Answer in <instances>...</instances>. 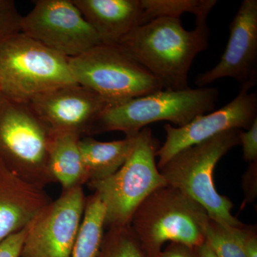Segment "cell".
<instances>
[{"mask_svg":"<svg viewBox=\"0 0 257 257\" xmlns=\"http://www.w3.org/2000/svg\"><path fill=\"white\" fill-rule=\"evenodd\" d=\"M207 21L191 31L181 19L160 18L134 29L118 45L159 81L163 89H189L188 74L198 54L207 48Z\"/></svg>","mask_w":257,"mask_h":257,"instance_id":"cell-1","label":"cell"},{"mask_svg":"<svg viewBox=\"0 0 257 257\" xmlns=\"http://www.w3.org/2000/svg\"><path fill=\"white\" fill-rule=\"evenodd\" d=\"M52 133L28 103L0 94V161L25 182L55 183L49 170Z\"/></svg>","mask_w":257,"mask_h":257,"instance_id":"cell-7","label":"cell"},{"mask_svg":"<svg viewBox=\"0 0 257 257\" xmlns=\"http://www.w3.org/2000/svg\"><path fill=\"white\" fill-rule=\"evenodd\" d=\"M106 229L96 257H147L130 225Z\"/></svg>","mask_w":257,"mask_h":257,"instance_id":"cell-21","label":"cell"},{"mask_svg":"<svg viewBox=\"0 0 257 257\" xmlns=\"http://www.w3.org/2000/svg\"><path fill=\"white\" fill-rule=\"evenodd\" d=\"M143 25L160 18H179L184 13H192L196 22L207 21L216 0H142Z\"/></svg>","mask_w":257,"mask_h":257,"instance_id":"cell-19","label":"cell"},{"mask_svg":"<svg viewBox=\"0 0 257 257\" xmlns=\"http://www.w3.org/2000/svg\"><path fill=\"white\" fill-rule=\"evenodd\" d=\"M229 77L241 86L257 82V0H243L229 25V38L219 63L195 80L198 87Z\"/></svg>","mask_w":257,"mask_h":257,"instance_id":"cell-13","label":"cell"},{"mask_svg":"<svg viewBox=\"0 0 257 257\" xmlns=\"http://www.w3.org/2000/svg\"><path fill=\"white\" fill-rule=\"evenodd\" d=\"M74 84L69 59L23 32L0 44V92L8 99L29 103L42 93Z\"/></svg>","mask_w":257,"mask_h":257,"instance_id":"cell-5","label":"cell"},{"mask_svg":"<svg viewBox=\"0 0 257 257\" xmlns=\"http://www.w3.org/2000/svg\"><path fill=\"white\" fill-rule=\"evenodd\" d=\"M205 209L178 189L154 191L134 213L130 226L147 257H158L167 241L196 248L205 242Z\"/></svg>","mask_w":257,"mask_h":257,"instance_id":"cell-3","label":"cell"},{"mask_svg":"<svg viewBox=\"0 0 257 257\" xmlns=\"http://www.w3.org/2000/svg\"><path fill=\"white\" fill-rule=\"evenodd\" d=\"M242 187L245 195L243 205L254 202L257 195V162L249 163L243 176Z\"/></svg>","mask_w":257,"mask_h":257,"instance_id":"cell-25","label":"cell"},{"mask_svg":"<svg viewBox=\"0 0 257 257\" xmlns=\"http://www.w3.org/2000/svg\"><path fill=\"white\" fill-rule=\"evenodd\" d=\"M158 257H197L195 248L189 247L182 243L170 242L161 251Z\"/></svg>","mask_w":257,"mask_h":257,"instance_id":"cell-27","label":"cell"},{"mask_svg":"<svg viewBox=\"0 0 257 257\" xmlns=\"http://www.w3.org/2000/svg\"><path fill=\"white\" fill-rule=\"evenodd\" d=\"M136 136L125 137L123 140L106 143L90 137L81 138L79 148L87 179L86 184L108 178L116 173L131 155Z\"/></svg>","mask_w":257,"mask_h":257,"instance_id":"cell-16","label":"cell"},{"mask_svg":"<svg viewBox=\"0 0 257 257\" xmlns=\"http://www.w3.org/2000/svg\"><path fill=\"white\" fill-rule=\"evenodd\" d=\"M80 139L72 134L52 133L49 170L55 183L60 184L62 189L87 184L79 148Z\"/></svg>","mask_w":257,"mask_h":257,"instance_id":"cell-17","label":"cell"},{"mask_svg":"<svg viewBox=\"0 0 257 257\" xmlns=\"http://www.w3.org/2000/svg\"><path fill=\"white\" fill-rule=\"evenodd\" d=\"M243 250L246 257H257V231L254 226L243 224L241 227Z\"/></svg>","mask_w":257,"mask_h":257,"instance_id":"cell-26","label":"cell"},{"mask_svg":"<svg viewBox=\"0 0 257 257\" xmlns=\"http://www.w3.org/2000/svg\"><path fill=\"white\" fill-rule=\"evenodd\" d=\"M240 145H242L243 160L246 162H257V119L246 131L240 134Z\"/></svg>","mask_w":257,"mask_h":257,"instance_id":"cell-23","label":"cell"},{"mask_svg":"<svg viewBox=\"0 0 257 257\" xmlns=\"http://www.w3.org/2000/svg\"><path fill=\"white\" fill-rule=\"evenodd\" d=\"M195 252L197 257H217L206 241L202 245L195 248Z\"/></svg>","mask_w":257,"mask_h":257,"instance_id":"cell-28","label":"cell"},{"mask_svg":"<svg viewBox=\"0 0 257 257\" xmlns=\"http://www.w3.org/2000/svg\"><path fill=\"white\" fill-rule=\"evenodd\" d=\"M101 44L118 45L143 25L142 0H73Z\"/></svg>","mask_w":257,"mask_h":257,"instance_id":"cell-15","label":"cell"},{"mask_svg":"<svg viewBox=\"0 0 257 257\" xmlns=\"http://www.w3.org/2000/svg\"><path fill=\"white\" fill-rule=\"evenodd\" d=\"M27 226L0 243V257H20Z\"/></svg>","mask_w":257,"mask_h":257,"instance_id":"cell-24","label":"cell"},{"mask_svg":"<svg viewBox=\"0 0 257 257\" xmlns=\"http://www.w3.org/2000/svg\"><path fill=\"white\" fill-rule=\"evenodd\" d=\"M86 199L83 187L62 189L27 226L20 257H71L82 224Z\"/></svg>","mask_w":257,"mask_h":257,"instance_id":"cell-10","label":"cell"},{"mask_svg":"<svg viewBox=\"0 0 257 257\" xmlns=\"http://www.w3.org/2000/svg\"><path fill=\"white\" fill-rule=\"evenodd\" d=\"M241 226L234 227L208 216L204 226V235L206 241L216 256L246 257L241 236Z\"/></svg>","mask_w":257,"mask_h":257,"instance_id":"cell-20","label":"cell"},{"mask_svg":"<svg viewBox=\"0 0 257 257\" xmlns=\"http://www.w3.org/2000/svg\"><path fill=\"white\" fill-rule=\"evenodd\" d=\"M160 143L150 128L136 136L131 155L108 178L87 184L99 195L105 209V229L130 225L134 213L154 191L167 185L157 167Z\"/></svg>","mask_w":257,"mask_h":257,"instance_id":"cell-6","label":"cell"},{"mask_svg":"<svg viewBox=\"0 0 257 257\" xmlns=\"http://www.w3.org/2000/svg\"><path fill=\"white\" fill-rule=\"evenodd\" d=\"M251 89L249 86H241L238 95L227 104L197 116L184 126L164 125L166 140L156 154L159 170L184 149L204 143L227 130H248L257 119V94L249 92Z\"/></svg>","mask_w":257,"mask_h":257,"instance_id":"cell-11","label":"cell"},{"mask_svg":"<svg viewBox=\"0 0 257 257\" xmlns=\"http://www.w3.org/2000/svg\"><path fill=\"white\" fill-rule=\"evenodd\" d=\"M69 64L77 84L111 106L163 89L159 81L119 45H96L69 58Z\"/></svg>","mask_w":257,"mask_h":257,"instance_id":"cell-8","label":"cell"},{"mask_svg":"<svg viewBox=\"0 0 257 257\" xmlns=\"http://www.w3.org/2000/svg\"><path fill=\"white\" fill-rule=\"evenodd\" d=\"M23 16L21 32L50 50L73 58L100 45L73 0H37Z\"/></svg>","mask_w":257,"mask_h":257,"instance_id":"cell-9","label":"cell"},{"mask_svg":"<svg viewBox=\"0 0 257 257\" xmlns=\"http://www.w3.org/2000/svg\"><path fill=\"white\" fill-rule=\"evenodd\" d=\"M105 209L96 193L86 199L82 224L71 257H96L104 234Z\"/></svg>","mask_w":257,"mask_h":257,"instance_id":"cell-18","label":"cell"},{"mask_svg":"<svg viewBox=\"0 0 257 257\" xmlns=\"http://www.w3.org/2000/svg\"><path fill=\"white\" fill-rule=\"evenodd\" d=\"M51 201L45 189L25 182L0 161V243L26 227Z\"/></svg>","mask_w":257,"mask_h":257,"instance_id":"cell-14","label":"cell"},{"mask_svg":"<svg viewBox=\"0 0 257 257\" xmlns=\"http://www.w3.org/2000/svg\"><path fill=\"white\" fill-rule=\"evenodd\" d=\"M242 130L234 128L184 149L171 158L160 172L167 185L195 201L211 219L240 227L243 224L231 214L234 204L216 189L214 172L219 161L240 145Z\"/></svg>","mask_w":257,"mask_h":257,"instance_id":"cell-2","label":"cell"},{"mask_svg":"<svg viewBox=\"0 0 257 257\" xmlns=\"http://www.w3.org/2000/svg\"><path fill=\"white\" fill-rule=\"evenodd\" d=\"M52 133L89 137L98 118L111 106L104 98L78 84L55 88L28 103Z\"/></svg>","mask_w":257,"mask_h":257,"instance_id":"cell-12","label":"cell"},{"mask_svg":"<svg viewBox=\"0 0 257 257\" xmlns=\"http://www.w3.org/2000/svg\"><path fill=\"white\" fill-rule=\"evenodd\" d=\"M22 18L15 1L0 0V44L21 32Z\"/></svg>","mask_w":257,"mask_h":257,"instance_id":"cell-22","label":"cell"},{"mask_svg":"<svg viewBox=\"0 0 257 257\" xmlns=\"http://www.w3.org/2000/svg\"><path fill=\"white\" fill-rule=\"evenodd\" d=\"M0 94H1V92H0Z\"/></svg>","mask_w":257,"mask_h":257,"instance_id":"cell-29","label":"cell"},{"mask_svg":"<svg viewBox=\"0 0 257 257\" xmlns=\"http://www.w3.org/2000/svg\"><path fill=\"white\" fill-rule=\"evenodd\" d=\"M218 97L219 91L214 87L162 89L109 106L94 123L89 136L119 131L126 137H135L147 125L160 121L180 127L197 116L214 111Z\"/></svg>","mask_w":257,"mask_h":257,"instance_id":"cell-4","label":"cell"}]
</instances>
